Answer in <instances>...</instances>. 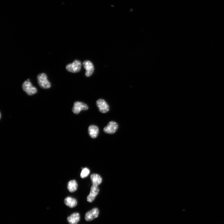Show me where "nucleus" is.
Returning <instances> with one entry per match:
<instances>
[{
    "label": "nucleus",
    "mask_w": 224,
    "mask_h": 224,
    "mask_svg": "<svg viewBox=\"0 0 224 224\" xmlns=\"http://www.w3.org/2000/svg\"><path fill=\"white\" fill-rule=\"evenodd\" d=\"M38 83L40 86L44 89H47L51 87V84L48 79V77L45 74L42 73L39 74L37 77Z\"/></svg>",
    "instance_id": "1"
},
{
    "label": "nucleus",
    "mask_w": 224,
    "mask_h": 224,
    "mask_svg": "<svg viewBox=\"0 0 224 224\" xmlns=\"http://www.w3.org/2000/svg\"><path fill=\"white\" fill-rule=\"evenodd\" d=\"M22 88L29 95H33L37 92V88L33 85L29 79L25 81L22 84Z\"/></svg>",
    "instance_id": "2"
},
{
    "label": "nucleus",
    "mask_w": 224,
    "mask_h": 224,
    "mask_svg": "<svg viewBox=\"0 0 224 224\" xmlns=\"http://www.w3.org/2000/svg\"><path fill=\"white\" fill-rule=\"evenodd\" d=\"M82 63L78 60H75L72 63L67 64L66 67L67 71L72 73H77L80 71Z\"/></svg>",
    "instance_id": "3"
},
{
    "label": "nucleus",
    "mask_w": 224,
    "mask_h": 224,
    "mask_svg": "<svg viewBox=\"0 0 224 224\" xmlns=\"http://www.w3.org/2000/svg\"><path fill=\"white\" fill-rule=\"evenodd\" d=\"M88 109V106L85 103L80 102H76L74 103L72 110L76 114H79L82 110H86Z\"/></svg>",
    "instance_id": "4"
},
{
    "label": "nucleus",
    "mask_w": 224,
    "mask_h": 224,
    "mask_svg": "<svg viewBox=\"0 0 224 224\" xmlns=\"http://www.w3.org/2000/svg\"><path fill=\"white\" fill-rule=\"evenodd\" d=\"M118 128V125L117 122L111 121L104 128L103 131L106 133L113 134L117 131Z\"/></svg>",
    "instance_id": "5"
},
{
    "label": "nucleus",
    "mask_w": 224,
    "mask_h": 224,
    "mask_svg": "<svg viewBox=\"0 0 224 224\" xmlns=\"http://www.w3.org/2000/svg\"><path fill=\"white\" fill-rule=\"evenodd\" d=\"M96 105L101 113L105 114L109 110V106L106 102L103 99H99L96 102Z\"/></svg>",
    "instance_id": "6"
},
{
    "label": "nucleus",
    "mask_w": 224,
    "mask_h": 224,
    "mask_svg": "<svg viewBox=\"0 0 224 224\" xmlns=\"http://www.w3.org/2000/svg\"><path fill=\"white\" fill-rule=\"evenodd\" d=\"M85 69L86 70L85 75L87 77L91 76L94 71V66L90 61L86 60L83 63Z\"/></svg>",
    "instance_id": "7"
},
{
    "label": "nucleus",
    "mask_w": 224,
    "mask_h": 224,
    "mask_svg": "<svg viewBox=\"0 0 224 224\" xmlns=\"http://www.w3.org/2000/svg\"><path fill=\"white\" fill-rule=\"evenodd\" d=\"M99 214V210L97 208H95L87 212L85 215V219L87 221H91L97 218Z\"/></svg>",
    "instance_id": "8"
},
{
    "label": "nucleus",
    "mask_w": 224,
    "mask_h": 224,
    "mask_svg": "<svg viewBox=\"0 0 224 224\" xmlns=\"http://www.w3.org/2000/svg\"><path fill=\"white\" fill-rule=\"evenodd\" d=\"M99 191L98 186L93 185L91 188L90 193L87 197V201L90 203L93 202L98 194Z\"/></svg>",
    "instance_id": "9"
},
{
    "label": "nucleus",
    "mask_w": 224,
    "mask_h": 224,
    "mask_svg": "<svg viewBox=\"0 0 224 224\" xmlns=\"http://www.w3.org/2000/svg\"><path fill=\"white\" fill-rule=\"evenodd\" d=\"M99 129L95 125H91L88 128V133L90 137L93 139L96 138L99 134Z\"/></svg>",
    "instance_id": "10"
},
{
    "label": "nucleus",
    "mask_w": 224,
    "mask_h": 224,
    "mask_svg": "<svg viewBox=\"0 0 224 224\" xmlns=\"http://www.w3.org/2000/svg\"><path fill=\"white\" fill-rule=\"evenodd\" d=\"M80 218L79 214L78 213H75L67 218V221L70 224H77L79 222Z\"/></svg>",
    "instance_id": "11"
},
{
    "label": "nucleus",
    "mask_w": 224,
    "mask_h": 224,
    "mask_svg": "<svg viewBox=\"0 0 224 224\" xmlns=\"http://www.w3.org/2000/svg\"><path fill=\"white\" fill-rule=\"evenodd\" d=\"M93 185L98 186L100 185L102 181L101 177L97 174H93L91 176Z\"/></svg>",
    "instance_id": "12"
},
{
    "label": "nucleus",
    "mask_w": 224,
    "mask_h": 224,
    "mask_svg": "<svg viewBox=\"0 0 224 224\" xmlns=\"http://www.w3.org/2000/svg\"><path fill=\"white\" fill-rule=\"evenodd\" d=\"M64 203L67 206L71 208L75 207L77 203L75 199L70 197L66 198L64 200Z\"/></svg>",
    "instance_id": "13"
},
{
    "label": "nucleus",
    "mask_w": 224,
    "mask_h": 224,
    "mask_svg": "<svg viewBox=\"0 0 224 224\" xmlns=\"http://www.w3.org/2000/svg\"><path fill=\"white\" fill-rule=\"evenodd\" d=\"M78 188V184L75 180H71L69 182L67 185V188L71 192L75 191Z\"/></svg>",
    "instance_id": "14"
},
{
    "label": "nucleus",
    "mask_w": 224,
    "mask_h": 224,
    "mask_svg": "<svg viewBox=\"0 0 224 224\" xmlns=\"http://www.w3.org/2000/svg\"><path fill=\"white\" fill-rule=\"evenodd\" d=\"M89 173V170L87 168H85L82 169L81 173L80 176L82 178H84L87 177Z\"/></svg>",
    "instance_id": "15"
}]
</instances>
